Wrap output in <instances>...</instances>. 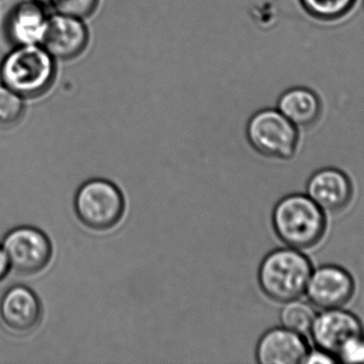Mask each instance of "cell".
<instances>
[{
	"instance_id": "ffe728a7",
	"label": "cell",
	"mask_w": 364,
	"mask_h": 364,
	"mask_svg": "<svg viewBox=\"0 0 364 364\" xmlns=\"http://www.w3.org/2000/svg\"><path fill=\"white\" fill-rule=\"evenodd\" d=\"M337 363L335 355L331 354V353L326 352V350H321L318 348V350H311L308 352L307 356H306L305 361L304 363L309 364H329Z\"/></svg>"
},
{
	"instance_id": "9a60e30c",
	"label": "cell",
	"mask_w": 364,
	"mask_h": 364,
	"mask_svg": "<svg viewBox=\"0 0 364 364\" xmlns=\"http://www.w3.org/2000/svg\"><path fill=\"white\" fill-rule=\"evenodd\" d=\"M301 8L318 21H337L348 16L356 6L357 0H299Z\"/></svg>"
},
{
	"instance_id": "7c38bea8",
	"label": "cell",
	"mask_w": 364,
	"mask_h": 364,
	"mask_svg": "<svg viewBox=\"0 0 364 364\" xmlns=\"http://www.w3.org/2000/svg\"><path fill=\"white\" fill-rule=\"evenodd\" d=\"M309 352L303 335L286 327L267 331L257 345V361L260 364L304 363Z\"/></svg>"
},
{
	"instance_id": "3957f363",
	"label": "cell",
	"mask_w": 364,
	"mask_h": 364,
	"mask_svg": "<svg viewBox=\"0 0 364 364\" xmlns=\"http://www.w3.org/2000/svg\"><path fill=\"white\" fill-rule=\"evenodd\" d=\"M312 271L309 259L299 249H276L259 267V284L269 298L284 303L305 294Z\"/></svg>"
},
{
	"instance_id": "44dd1931",
	"label": "cell",
	"mask_w": 364,
	"mask_h": 364,
	"mask_svg": "<svg viewBox=\"0 0 364 364\" xmlns=\"http://www.w3.org/2000/svg\"><path fill=\"white\" fill-rule=\"evenodd\" d=\"M10 269L11 265L9 262L8 256H6L2 246H0V281H2L8 276Z\"/></svg>"
},
{
	"instance_id": "30bf717a",
	"label": "cell",
	"mask_w": 364,
	"mask_h": 364,
	"mask_svg": "<svg viewBox=\"0 0 364 364\" xmlns=\"http://www.w3.org/2000/svg\"><path fill=\"white\" fill-rule=\"evenodd\" d=\"M48 17L46 6L34 0L15 4L4 21L6 40L14 46L42 44Z\"/></svg>"
},
{
	"instance_id": "d6986e66",
	"label": "cell",
	"mask_w": 364,
	"mask_h": 364,
	"mask_svg": "<svg viewBox=\"0 0 364 364\" xmlns=\"http://www.w3.org/2000/svg\"><path fill=\"white\" fill-rule=\"evenodd\" d=\"M337 357L342 363H364L363 333L348 339L340 348Z\"/></svg>"
},
{
	"instance_id": "52a82bcc",
	"label": "cell",
	"mask_w": 364,
	"mask_h": 364,
	"mask_svg": "<svg viewBox=\"0 0 364 364\" xmlns=\"http://www.w3.org/2000/svg\"><path fill=\"white\" fill-rule=\"evenodd\" d=\"M89 40V29L82 19L55 12L49 15L41 45L55 60H72L85 51Z\"/></svg>"
},
{
	"instance_id": "5b68a950",
	"label": "cell",
	"mask_w": 364,
	"mask_h": 364,
	"mask_svg": "<svg viewBox=\"0 0 364 364\" xmlns=\"http://www.w3.org/2000/svg\"><path fill=\"white\" fill-rule=\"evenodd\" d=\"M248 142L261 155L277 160H290L299 145V128L277 108L257 111L246 128Z\"/></svg>"
},
{
	"instance_id": "9c48e42d",
	"label": "cell",
	"mask_w": 364,
	"mask_h": 364,
	"mask_svg": "<svg viewBox=\"0 0 364 364\" xmlns=\"http://www.w3.org/2000/svg\"><path fill=\"white\" fill-rule=\"evenodd\" d=\"M309 333L318 348L337 357L341 346L350 338L363 335V328L354 313L333 308L316 314Z\"/></svg>"
},
{
	"instance_id": "ac0fdd59",
	"label": "cell",
	"mask_w": 364,
	"mask_h": 364,
	"mask_svg": "<svg viewBox=\"0 0 364 364\" xmlns=\"http://www.w3.org/2000/svg\"><path fill=\"white\" fill-rule=\"evenodd\" d=\"M100 0H53L50 9L53 12L85 19L97 9Z\"/></svg>"
},
{
	"instance_id": "277c9868",
	"label": "cell",
	"mask_w": 364,
	"mask_h": 364,
	"mask_svg": "<svg viewBox=\"0 0 364 364\" xmlns=\"http://www.w3.org/2000/svg\"><path fill=\"white\" fill-rule=\"evenodd\" d=\"M78 219L94 231H109L123 219L126 202L123 192L112 182L92 179L79 187L74 201Z\"/></svg>"
},
{
	"instance_id": "2e32d148",
	"label": "cell",
	"mask_w": 364,
	"mask_h": 364,
	"mask_svg": "<svg viewBox=\"0 0 364 364\" xmlns=\"http://www.w3.org/2000/svg\"><path fill=\"white\" fill-rule=\"evenodd\" d=\"M316 316V311L310 303L297 298L284 303L280 312V321L282 327L305 336L310 333Z\"/></svg>"
},
{
	"instance_id": "7402d4cb",
	"label": "cell",
	"mask_w": 364,
	"mask_h": 364,
	"mask_svg": "<svg viewBox=\"0 0 364 364\" xmlns=\"http://www.w3.org/2000/svg\"><path fill=\"white\" fill-rule=\"evenodd\" d=\"M34 1L43 4V6H46V8H50L51 4H53V0H34Z\"/></svg>"
},
{
	"instance_id": "603a6c76",
	"label": "cell",
	"mask_w": 364,
	"mask_h": 364,
	"mask_svg": "<svg viewBox=\"0 0 364 364\" xmlns=\"http://www.w3.org/2000/svg\"><path fill=\"white\" fill-rule=\"evenodd\" d=\"M363 6H364V0H363Z\"/></svg>"
},
{
	"instance_id": "7a4b0ae2",
	"label": "cell",
	"mask_w": 364,
	"mask_h": 364,
	"mask_svg": "<svg viewBox=\"0 0 364 364\" xmlns=\"http://www.w3.org/2000/svg\"><path fill=\"white\" fill-rule=\"evenodd\" d=\"M273 227L277 236L289 247L308 249L324 236L326 216L307 194H289L274 209Z\"/></svg>"
},
{
	"instance_id": "8fae6325",
	"label": "cell",
	"mask_w": 364,
	"mask_h": 364,
	"mask_svg": "<svg viewBox=\"0 0 364 364\" xmlns=\"http://www.w3.org/2000/svg\"><path fill=\"white\" fill-rule=\"evenodd\" d=\"M0 318L2 324L12 333L18 335L30 333L42 318L40 299L28 286H12L0 301Z\"/></svg>"
},
{
	"instance_id": "8992f818",
	"label": "cell",
	"mask_w": 364,
	"mask_h": 364,
	"mask_svg": "<svg viewBox=\"0 0 364 364\" xmlns=\"http://www.w3.org/2000/svg\"><path fill=\"white\" fill-rule=\"evenodd\" d=\"M11 269L21 275H36L50 262L53 245L43 231L18 227L6 233L1 244Z\"/></svg>"
},
{
	"instance_id": "e0dca14e",
	"label": "cell",
	"mask_w": 364,
	"mask_h": 364,
	"mask_svg": "<svg viewBox=\"0 0 364 364\" xmlns=\"http://www.w3.org/2000/svg\"><path fill=\"white\" fill-rule=\"evenodd\" d=\"M25 113V98L6 85H0V128L18 123Z\"/></svg>"
},
{
	"instance_id": "4fadbf2b",
	"label": "cell",
	"mask_w": 364,
	"mask_h": 364,
	"mask_svg": "<svg viewBox=\"0 0 364 364\" xmlns=\"http://www.w3.org/2000/svg\"><path fill=\"white\" fill-rule=\"evenodd\" d=\"M307 196L323 211L336 213L348 207L352 200V182L339 169H321L308 181Z\"/></svg>"
},
{
	"instance_id": "6da1fadb",
	"label": "cell",
	"mask_w": 364,
	"mask_h": 364,
	"mask_svg": "<svg viewBox=\"0 0 364 364\" xmlns=\"http://www.w3.org/2000/svg\"><path fill=\"white\" fill-rule=\"evenodd\" d=\"M55 61L42 45L14 46L0 63V81L23 98H38L55 80Z\"/></svg>"
},
{
	"instance_id": "5bb4252c",
	"label": "cell",
	"mask_w": 364,
	"mask_h": 364,
	"mask_svg": "<svg viewBox=\"0 0 364 364\" xmlns=\"http://www.w3.org/2000/svg\"><path fill=\"white\" fill-rule=\"evenodd\" d=\"M277 109L296 128H310L320 119L322 100L314 90L299 85L282 92Z\"/></svg>"
},
{
	"instance_id": "ba28073f",
	"label": "cell",
	"mask_w": 364,
	"mask_h": 364,
	"mask_svg": "<svg viewBox=\"0 0 364 364\" xmlns=\"http://www.w3.org/2000/svg\"><path fill=\"white\" fill-rule=\"evenodd\" d=\"M354 290V279L346 269L324 265L312 271L305 293L312 305L325 310L343 307Z\"/></svg>"
}]
</instances>
